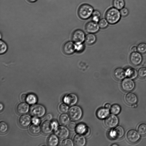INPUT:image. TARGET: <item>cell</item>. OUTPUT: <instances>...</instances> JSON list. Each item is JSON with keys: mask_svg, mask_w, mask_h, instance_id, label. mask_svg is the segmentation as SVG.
I'll return each instance as SVG.
<instances>
[{"mask_svg": "<svg viewBox=\"0 0 146 146\" xmlns=\"http://www.w3.org/2000/svg\"><path fill=\"white\" fill-rule=\"evenodd\" d=\"M119 122L118 117L115 115L112 114L107 117L105 120L104 123L107 127L111 128L116 127Z\"/></svg>", "mask_w": 146, "mask_h": 146, "instance_id": "obj_9", "label": "cell"}, {"mask_svg": "<svg viewBox=\"0 0 146 146\" xmlns=\"http://www.w3.org/2000/svg\"><path fill=\"white\" fill-rule=\"evenodd\" d=\"M137 51L141 54L146 52V43L144 42L141 43L137 46Z\"/></svg>", "mask_w": 146, "mask_h": 146, "instance_id": "obj_33", "label": "cell"}, {"mask_svg": "<svg viewBox=\"0 0 146 146\" xmlns=\"http://www.w3.org/2000/svg\"><path fill=\"white\" fill-rule=\"evenodd\" d=\"M131 51L132 52H137V47L136 46H132L131 48Z\"/></svg>", "mask_w": 146, "mask_h": 146, "instance_id": "obj_47", "label": "cell"}, {"mask_svg": "<svg viewBox=\"0 0 146 146\" xmlns=\"http://www.w3.org/2000/svg\"><path fill=\"white\" fill-rule=\"evenodd\" d=\"M86 36L85 33L83 31L77 29L73 33L72 40L75 43H83L85 41Z\"/></svg>", "mask_w": 146, "mask_h": 146, "instance_id": "obj_6", "label": "cell"}, {"mask_svg": "<svg viewBox=\"0 0 146 146\" xmlns=\"http://www.w3.org/2000/svg\"><path fill=\"white\" fill-rule=\"evenodd\" d=\"M114 75L117 80H123L126 77L125 70L121 68H117L114 70Z\"/></svg>", "mask_w": 146, "mask_h": 146, "instance_id": "obj_19", "label": "cell"}, {"mask_svg": "<svg viewBox=\"0 0 146 146\" xmlns=\"http://www.w3.org/2000/svg\"><path fill=\"white\" fill-rule=\"evenodd\" d=\"M68 114L72 120L77 121L81 118L82 116L83 112L80 107L78 106H74L70 108Z\"/></svg>", "mask_w": 146, "mask_h": 146, "instance_id": "obj_4", "label": "cell"}, {"mask_svg": "<svg viewBox=\"0 0 146 146\" xmlns=\"http://www.w3.org/2000/svg\"><path fill=\"white\" fill-rule=\"evenodd\" d=\"M38 117H33L31 119L32 123L35 124L39 125L40 122V121Z\"/></svg>", "mask_w": 146, "mask_h": 146, "instance_id": "obj_42", "label": "cell"}, {"mask_svg": "<svg viewBox=\"0 0 146 146\" xmlns=\"http://www.w3.org/2000/svg\"><path fill=\"white\" fill-rule=\"evenodd\" d=\"M29 109V104L23 102L18 104L16 110L18 113L24 114L28 112Z\"/></svg>", "mask_w": 146, "mask_h": 146, "instance_id": "obj_18", "label": "cell"}, {"mask_svg": "<svg viewBox=\"0 0 146 146\" xmlns=\"http://www.w3.org/2000/svg\"><path fill=\"white\" fill-rule=\"evenodd\" d=\"M138 74L140 77H145L146 76V67H143L140 68L138 71Z\"/></svg>", "mask_w": 146, "mask_h": 146, "instance_id": "obj_37", "label": "cell"}, {"mask_svg": "<svg viewBox=\"0 0 146 146\" xmlns=\"http://www.w3.org/2000/svg\"><path fill=\"white\" fill-rule=\"evenodd\" d=\"M112 146H117L118 145H116V144H113V145H112Z\"/></svg>", "mask_w": 146, "mask_h": 146, "instance_id": "obj_52", "label": "cell"}, {"mask_svg": "<svg viewBox=\"0 0 146 146\" xmlns=\"http://www.w3.org/2000/svg\"><path fill=\"white\" fill-rule=\"evenodd\" d=\"M63 101L67 105L72 106L76 104L77 102L78 97L76 94L71 93L64 96Z\"/></svg>", "mask_w": 146, "mask_h": 146, "instance_id": "obj_13", "label": "cell"}, {"mask_svg": "<svg viewBox=\"0 0 146 146\" xmlns=\"http://www.w3.org/2000/svg\"><path fill=\"white\" fill-rule=\"evenodd\" d=\"M67 125L69 129L71 130H74L76 126V123L74 122L73 121L70 122Z\"/></svg>", "mask_w": 146, "mask_h": 146, "instance_id": "obj_41", "label": "cell"}, {"mask_svg": "<svg viewBox=\"0 0 146 146\" xmlns=\"http://www.w3.org/2000/svg\"><path fill=\"white\" fill-rule=\"evenodd\" d=\"M64 52L67 55L72 54L75 51V43L72 41H68L66 42L63 46Z\"/></svg>", "mask_w": 146, "mask_h": 146, "instance_id": "obj_14", "label": "cell"}, {"mask_svg": "<svg viewBox=\"0 0 146 146\" xmlns=\"http://www.w3.org/2000/svg\"><path fill=\"white\" fill-rule=\"evenodd\" d=\"M31 121V117L27 114L21 115L19 119V124L21 126L23 127H28L30 124Z\"/></svg>", "mask_w": 146, "mask_h": 146, "instance_id": "obj_16", "label": "cell"}, {"mask_svg": "<svg viewBox=\"0 0 146 146\" xmlns=\"http://www.w3.org/2000/svg\"><path fill=\"white\" fill-rule=\"evenodd\" d=\"M58 137L55 134H52L48 137L47 140V144L49 146H55L58 143Z\"/></svg>", "mask_w": 146, "mask_h": 146, "instance_id": "obj_24", "label": "cell"}, {"mask_svg": "<svg viewBox=\"0 0 146 146\" xmlns=\"http://www.w3.org/2000/svg\"><path fill=\"white\" fill-rule=\"evenodd\" d=\"M121 16L119 10L113 7L109 8L105 14V18L109 24L114 25L120 20Z\"/></svg>", "mask_w": 146, "mask_h": 146, "instance_id": "obj_1", "label": "cell"}, {"mask_svg": "<svg viewBox=\"0 0 146 146\" xmlns=\"http://www.w3.org/2000/svg\"><path fill=\"white\" fill-rule=\"evenodd\" d=\"M92 15H96L100 17L101 13L99 11L97 10H94Z\"/></svg>", "mask_w": 146, "mask_h": 146, "instance_id": "obj_44", "label": "cell"}, {"mask_svg": "<svg viewBox=\"0 0 146 146\" xmlns=\"http://www.w3.org/2000/svg\"><path fill=\"white\" fill-rule=\"evenodd\" d=\"M121 108L118 104H115L113 105L110 108V112L113 114L117 115L120 112Z\"/></svg>", "mask_w": 146, "mask_h": 146, "instance_id": "obj_30", "label": "cell"}, {"mask_svg": "<svg viewBox=\"0 0 146 146\" xmlns=\"http://www.w3.org/2000/svg\"><path fill=\"white\" fill-rule=\"evenodd\" d=\"M45 117L47 120L50 121L52 119V116L51 114L48 113L46 115Z\"/></svg>", "mask_w": 146, "mask_h": 146, "instance_id": "obj_45", "label": "cell"}, {"mask_svg": "<svg viewBox=\"0 0 146 146\" xmlns=\"http://www.w3.org/2000/svg\"><path fill=\"white\" fill-rule=\"evenodd\" d=\"M100 17L98 16L92 15L91 17L92 21L98 23L100 20Z\"/></svg>", "mask_w": 146, "mask_h": 146, "instance_id": "obj_43", "label": "cell"}, {"mask_svg": "<svg viewBox=\"0 0 146 146\" xmlns=\"http://www.w3.org/2000/svg\"><path fill=\"white\" fill-rule=\"evenodd\" d=\"M75 51L81 52L84 50L85 46L83 43H75Z\"/></svg>", "mask_w": 146, "mask_h": 146, "instance_id": "obj_34", "label": "cell"}, {"mask_svg": "<svg viewBox=\"0 0 146 146\" xmlns=\"http://www.w3.org/2000/svg\"><path fill=\"white\" fill-rule=\"evenodd\" d=\"M3 104L1 103L0 104V110L1 111L3 110Z\"/></svg>", "mask_w": 146, "mask_h": 146, "instance_id": "obj_50", "label": "cell"}, {"mask_svg": "<svg viewBox=\"0 0 146 146\" xmlns=\"http://www.w3.org/2000/svg\"><path fill=\"white\" fill-rule=\"evenodd\" d=\"M94 10V8L91 5L84 3L78 7L77 13L80 18L86 20L91 17Z\"/></svg>", "mask_w": 146, "mask_h": 146, "instance_id": "obj_2", "label": "cell"}, {"mask_svg": "<svg viewBox=\"0 0 146 146\" xmlns=\"http://www.w3.org/2000/svg\"><path fill=\"white\" fill-rule=\"evenodd\" d=\"M76 132L80 134H86L88 131V128L86 125L83 123L78 124L76 127Z\"/></svg>", "mask_w": 146, "mask_h": 146, "instance_id": "obj_22", "label": "cell"}, {"mask_svg": "<svg viewBox=\"0 0 146 146\" xmlns=\"http://www.w3.org/2000/svg\"><path fill=\"white\" fill-rule=\"evenodd\" d=\"M30 112L33 116L39 118L44 115L46 110L45 107L42 105L34 104L31 107Z\"/></svg>", "mask_w": 146, "mask_h": 146, "instance_id": "obj_3", "label": "cell"}, {"mask_svg": "<svg viewBox=\"0 0 146 146\" xmlns=\"http://www.w3.org/2000/svg\"><path fill=\"white\" fill-rule=\"evenodd\" d=\"M41 128L38 125L32 124L29 128V131L30 133L34 135H36L40 132Z\"/></svg>", "mask_w": 146, "mask_h": 146, "instance_id": "obj_29", "label": "cell"}, {"mask_svg": "<svg viewBox=\"0 0 146 146\" xmlns=\"http://www.w3.org/2000/svg\"><path fill=\"white\" fill-rule=\"evenodd\" d=\"M62 145L63 146H73L74 145L71 139H64L62 141Z\"/></svg>", "mask_w": 146, "mask_h": 146, "instance_id": "obj_39", "label": "cell"}, {"mask_svg": "<svg viewBox=\"0 0 146 146\" xmlns=\"http://www.w3.org/2000/svg\"><path fill=\"white\" fill-rule=\"evenodd\" d=\"M53 129L52 122L49 120H47L44 121L41 126V131L45 134L50 133Z\"/></svg>", "mask_w": 146, "mask_h": 146, "instance_id": "obj_15", "label": "cell"}, {"mask_svg": "<svg viewBox=\"0 0 146 146\" xmlns=\"http://www.w3.org/2000/svg\"><path fill=\"white\" fill-rule=\"evenodd\" d=\"M124 129L121 126H117L109 133L110 137L114 139H121L124 136Z\"/></svg>", "mask_w": 146, "mask_h": 146, "instance_id": "obj_8", "label": "cell"}, {"mask_svg": "<svg viewBox=\"0 0 146 146\" xmlns=\"http://www.w3.org/2000/svg\"><path fill=\"white\" fill-rule=\"evenodd\" d=\"M70 119L69 116L66 114H63L60 115L59 117L60 123L63 125H66L70 122Z\"/></svg>", "mask_w": 146, "mask_h": 146, "instance_id": "obj_28", "label": "cell"}, {"mask_svg": "<svg viewBox=\"0 0 146 146\" xmlns=\"http://www.w3.org/2000/svg\"><path fill=\"white\" fill-rule=\"evenodd\" d=\"M27 95L25 94H22L21 96V99L23 101H26Z\"/></svg>", "mask_w": 146, "mask_h": 146, "instance_id": "obj_48", "label": "cell"}, {"mask_svg": "<svg viewBox=\"0 0 146 146\" xmlns=\"http://www.w3.org/2000/svg\"><path fill=\"white\" fill-rule=\"evenodd\" d=\"M110 113L109 109L105 108L99 109L97 111L96 115L99 119H102L105 118L109 115Z\"/></svg>", "mask_w": 146, "mask_h": 146, "instance_id": "obj_23", "label": "cell"}, {"mask_svg": "<svg viewBox=\"0 0 146 146\" xmlns=\"http://www.w3.org/2000/svg\"><path fill=\"white\" fill-rule=\"evenodd\" d=\"M137 131L141 135H146V124L142 123L140 124L138 127Z\"/></svg>", "mask_w": 146, "mask_h": 146, "instance_id": "obj_31", "label": "cell"}, {"mask_svg": "<svg viewBox=\"0 0 146 146\" xmlns=\"http://www.w3.org/2000/svg\"><path fill=\"white\" fill-rule=\"evenodd\" d=\"M100 28L98 23L92 21L87 23L85 26L86 31L89 33H96L98 31Z\"/></svg>", "mask_w": 146, "mask_h": 146, "instance_id": "obj_12", "label": "cell"}, {"mask_svg": "<svg viewBox=\"0 0 146 146\" xmlns=\"http://www.w3.org/2000/svg\"><path fill=\"white\" fill-rule=\"evenodd\" d=\"M52 123L54 129H55L58 127V124L56 121H53Z\"/></svg>", "mask_w": 146, "mask_h": 146, "instance_id": "obj_46", "label": "cell"}, {"mask_svg": "<svg viewBox=\"0 0 146 146\" xmlns=\"http://www.w3.org/2000/svg\"><path fill=\"white\" fill-rule=\"evenodd\" d=\"M112 4L113 7L120 10L124 7L125 1L124 0H113Z\"/></svg>", "mask_w": 146, "mask_h": 146, "instance_id": "obj_26", "label": "cell"}, {"mask_svg": "<svg viewBox=\"0 0 146 146\" xmlns=\"http://www.w3.org/2000/svg\"><path fill=\"white\" fill-rule=\"evenodd\" d=\"M8 129L7 124L4 121H1L0 123V131L2 133L6 132Z\"/></svg>", "mask_w": 146, "mask_h": 146, "instance_id": "obj_36", "label": "cell"}, {"mask_svg": "<svg viewBox=\"0 0 146 146\" xmlns=\"http://www.w3.org/2000/svg\"><path fill=\"white\" fill-rule=\"evenodd\" d=\"M127 140L131 143H135L138 142L141 138V135L138 131L132 129L128 131L126 134Z\"/></svg>", "mask_w": 146, "mask_h": 146, "instance_id": "obj_7", "label": "cell"}, {"mask_svg": "<svg viewBox=\"0 0 146 146\" xmlns=\"http://www.w3.org/2000/svg\"><path fill=\"white\" fill-rule=\"evenodd\" d=\"M55 134L60 139H65L69 136V132L68 129L66 127L60 126L54 129Z\"/></svg>", "mask_w": 146, "mask_h": 146, "instance_id": "obj_10", "label": "cell"}, {"mask_svg": "<svg viewBox=\"0 0 146 146\" xmlns=\"http://www.w3.org/2000/svg\"><path fill=\"white\" fill-rule=\"evenodd\" d=\"M121 87L124 91L130 92L134 90L135 87V84L133 79L127 77L122 81Z\"/></svg>", "mask_w": 146, "mask_h": 146, "instance_id": "obj_5", "label": "cell"}, {"mask_svg": "<svg viewBox=\"0 0 146 146\" xmlns=\"http://www.w3.org/2000/svg\"><path fill=\"white\" fill-rule=\"evenodd\" d=\"M111 108V105L109 104V103H107L105 105V108L108 109H109Z\"/></svg>", "mask_w": 146, "mask_h": 146, "instance_id": "obj_49", "label": "cell"}, {"mask_svg": "<svg viewBox=\"0 0 146 146\" xmlns=\"http://www.w3.org/2000/svg\"><path fill=\"white\" fill-rule=\"evenodd\" d=\"M119 11L121 17H126L129 14V12L128 9L125 7H124L119 10Z\"/></svg>", "mask_w": 146, "mask_h": 146, "instance_id": "obj_40", "label": "cell"}, {"mask_svg": "<svg viewBox=\"0 0 146 146\" xmlns=\"http://www.w3.org/2000/svg\"><path fill=\"white\" fill-rule=\"evenodd\" d=\"M96 40V37L93 33H89L86 36L85 42L88 45H92L94 43Z\"/></svg>", "mask_w": 146, "mask_h": 146, "instance_id": "obj_25", "label": "cell"}, {"mask_svg": "<svg viewBox=\"0 0 146 146\" xmlns=\"http://www.w3.org/2000/svg\"><path fill=\"white\" fill-rule=\"evenodd\" d=\"M0 53L2 54L5 53L7 51V47L6 44L3 40L0 41Z\"/></svg>", "mask_w": 146, "mask_h": 146, "instance_id": "obj_35", "label": "cell"}, {"mask_svg": "<svg viewBox=\"0 0 146 146\" xmlns=\"http://www.w3.org/2000/svg\"><path fill=\"white\" fill-rule=\"evenodd\" d=\"M29 2L31 3H34L36 2L37 0H27Z\"/></svg>", "mask_w": 146, "mask_h": 146, "instance_id": "obj_51", "label": "cell"}, {"mask_svg": "<svg viewBox=\"0 0 146 146\" xmlns=\"http://www.w3.org/2000/svg\"><path fill=\"white\" fill-rule=\"evenodd\" d=\"M59 109L62 113H66L68 111L69 107L67 104H62L60 105Z\"/></svg>", "mask_w": 146, "mask_h": 146, "instance_id": "obj_38", "label": "cell"}, {"mask_svg": "<svg viewBox=\"0 0 146 146\" xmlns=\"http://www.w3.org/2000/svg\"><path fill=\"white\" fill-rule=\"evenodd\" d=\"M126 77L133 80L135 79L138 75V72L135 69L128 67L125 70Z\"/></svg>", "mask_w": 146, "mask_h": 146, "instance_id": "obj_21", "label": "cell"}, {"mask_svg": "<svg viewBox=\"0 0 146 146\" xmlns=\"http://www.w3.org/2000/svg\"><path fill=\"white\" fill-rule=\"evenodd\" d=\"M37 99L36 96L33 94L27 95L26 102L30 104H34L37 102Z\"/></svg>", "mask_w": 146, "mask_h": 146, "instance_id": "obj_27", "label": "cell"}, {"mask_svg": "<svg viewBox=\"0 0 146 146\" xmlns=\"http://www.w3.org/2000/svg\"><path fill=\"white\" fill-rule=\"evenodd\" d=\"M98 24L100 28L104 29L108 27L109 23L105 18H103L100 19Z\"/></svg>", "mask_w": 146, "mask_h": 146, "instance_id": "obj_32", "label": "cell"}, {"mask_svg": "<svg viewBox=\"0 0 146 146\" xmlns=\"http://www.w3.org/2000/svg\"><path fill=\"white\" fill-rule=\"evenodd\" d=\"M125 100L129 105H134L136 104L138 101V98L136 95L134 93L129 92L125 96Z\"/></svg>", "mask_w": 146, "mask_h": 146, "instance_id": "obj_17", "label": "cell"}, {"mask_svg": "<svg viewBox=\"0 0 146 146\" xmlns=\"http://www.w3.org/2000/svg\"><path fill=\"white\" fill-rule=\"evenodd\" d=\"M130 60L132 64L136 66L141 64L143 57L141 53L138 52H132L130 55Z\"/></svg>", "mask_w": 146, "mask_h": 146, "instance_id": "obj_11", "label": "cell"}, {"mask_svg": "<svg viewBox=\"0 0 146 146\" xmlns=\"http://www.w3.org/2000/svg\"><path fill=\"white\" fill-rule=\"evenodd\" d=\"M81 134L76 135L74 138V143L77 146H83L86 143V140L85 137Z\"/></svg>", "mask_w": 146, "mask_h": 146, "instance_id": "obj_20", "label": "cell"}]
</instances>
